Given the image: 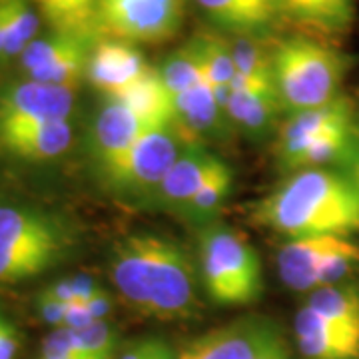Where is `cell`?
I'll list each match as a JSON object with an SVG mask.
<instances>
[{
    "instance_id": "obj_1",
    "label": "cell",
    "mask_w": 359,
    "mask_h": 359,
    "mask_svg": "<svg viewBox=\"0 0 359 359\" xmlns=\"http://www.w3.org/2000/svg\"><path fill=\"white\" fill-rule=\"evenodd\" d=\"M110 276L118 295L142 318L188 320L200 308L192 254L176 240L140 231L118 240L110 254Z\"/></svg>"
},
{
    "instance_id": "obj_2",
    "label": "cell",
    "mask_w": 359,
    "mask_h": 359,
    "mask_svg": "<svg viewBox=\"0 0 359 359\" xmlns=\"http://www.w3.org/2000/svg\"><path fill=\"white\" fill-rule=\"evenodd\" d=\"M250 219L287 240L349 238L359 231V190L341 170H297L250 208Z\"/></svg>"
},
{
    "instance_id": "obj_3",
    "label": "cell",
    "mask_w": 359,
    "mask_h": 359,
    "mask_svg": "<svg viewBox=\"0 0 359 359\" xmlns=\"http://www.w3.org/2000/svg\"><path fill=\"white\" fill-rule=\"evenodd\" d=\"M72 224L32 205H0V283H22L60 266L76 248Z\"/></svg>"
},
{
    "instance_id": "obj_4",
    "label": "cell",
    "mask_w": 359,
    "mask_h": 359,
    "mask_svg": "<svg viewBox=\"0 0 359 359\" xmlns=\"http://www.w3.org/2000/svg\"><path fill=\"white\" fill-rule=\"evenodd\" d=\"M353 58L309 36H290L273 44V82L287 116L313 110L341 96Z\"/></svg>"
},
{
    "instance_id": "obj_5",
    "label": "cell",
    "mask_w": 359,
    "mask_h": 359,
    "mask_svg": "<svg viewBox=\"0 0 359 359\" xmlns=\"http://www.w3.org/2000/svg\"><path fill=\"white\" fill-rule=\"evenodd\" d=\"M200 280L219 306H248L264 294V269L250 240L226 224L200 231Z\"/></svg>"
},
{
    "instance_id": "obj_6",
    "label": "cell",
    "mask_w": 359,
    "mask_h": 359,
    "mask_svg": "<svg viewBox=\"0 0 359 359\" xmlns=\"http://www.w3.org/2000/svg\"><path fill=\"white\" fill-rule=\"evenodd\" d=\"M358 266L359 244L344 236L294 238L278 252L282 282L299 294L346 282Z\"/></svg>"
},
{
    "instance_id": "obj_7",
    "label": "cell",
    "mask_w": 359,
    "mask_h": 359,
    "mask_svg": "<svg viewBox=\"0 0 359 359\" xmlns=\"http://www.w3.org/2000/svg\"><path fill=\"white\" fill-rule=\"evenodd\" d=\"M186 0H98L100 34L130 44H162L180 32Z\"/></svg>"
},
{
    "instance_id": "obj_8",
    "label": "cell",
    "mask_w": 359,
    "mask_h": 359,
    "mask_svg": "<svg viewBox=\"0 0 359 359\" xmlns=\"http://www.w3.org/2000/svg\"><path fill=\"white\" fill-rule=\"evenodd\" d=\"M188 146L176 126H154L136 142L108 176L106 186L128 198H154L168 170Z\"/></svg>"
},
{
    "instance_id": "obj_9",
    "label": "cell",
    "mask_w": 359,
    "mask_h": 359,
    "mask_svg": "<svg viewBox=\"0 0 359 359\" xmlns=\"http://www.w3.org/2000/svg\"><path fill=\"white\" fill-rule=\"evenodd\" d=\"M280 334L268 318L245 316L186 341L176 359H259Z\"/></svg>"
},
{
    "instance_id": "obj_10",
    "label": "cell",
    "mask_w": 359,
    "mask_h": 359,
    "mask_svg": "<svg viewBox=\"0 0 359 359\" xmlns=\"http://www.w3.org/2000/svg\"><path fill=\"white\" fill-rule=\"evenodd\" d=\"M150 128L154 126L134 114L126 104L106 98L90 128L92 160L96 162L104 182Z\"/></svg>"
},
{
    "instance_id": "obj_11",
    "label": "cell",
    "mask_w": 359,
    "mask_h": 359,
    "mask_svg": "<svg viewBox=\"0 0 359 359\" xmlns=\"http://www.w3.org/2000/svg\"><path fill=\"white\" fill-rule=\"evenodd\" d=\"M76 90L25 78L0 88V126L70 120Z\"/></svg>"
},
{
    "instance_id": "obj_12",
    "label": "cell",
    "mask_w": 359,
    "mask_h": 359,
    "mask_svg": "<svg viewBox=\"0 0 359 359\" xmlns=\"http://www.w3.org/2000/svg\"><path fill=\"white\" fill-rule=\"evenodd\" d=\"M152 66L136 44L102 36L96 40L88 62V80L104 98H118L138 82Z\"/></svg>"
},
{
    "instance_id": "obj_13",
    "label": "cell",
    "mask_w": 359,
    "mask_h": 359,
    "mask_svg": "<svg viewBox=\"0 0 359 359\" xmlns=\"http://www.w3.org/2000/svg\"><path fill=\"white\" fill-rule=\"evenodd\" d=\"M222 164L224 160L210 152L204 144H188L174 166L168 170L152 200L180 214Z\"/></svg>"
},
{
    "instance_id": "obj_14",
    "label": "cell",
    "mask_w": 359,
    "mask_h": 359,
    "mask_svg": "<svg viewBox=\"0 0 359 359\" xmlns=\"http://www.w3.org/2000/svg\"><path fill=\"white\" fill-rule=\"evenodd\" d=\"M295 344L306 359H359V332L339 325L308 306L297 311Z\"/></svg>"
},
{
    "instance_id": "obj_15",
    "label": "cell",
    "mask_w": 359,
    "mask_h": 359,
    "mask_svg": "<svg viewBox=\"0 0 359 359\" xmlns=\"http://www.w3.org/2000/svg\"><path fill=\"white\" fill-rule=\"evenodd\" d=\"M74 128L70 120H48L0 126V148L26 162H46L65 154L72 146Z\"/></svg>"
},
{
    "instance_id": "obj_16",
    "label": "cell",
    "mask_w": 359,
    "mask_h": 359,
    "mask_svg": "<svg viewBox=\"0 0 359 359\" xmlns=\"http://www.w3.org/2000/svg\"><path fill=\"white\" fill-rule=\"evenodd\" d=\"M208 18L236 36L259 39L283 18L278 0H196Z\"/></svg>"
},
{
    "instance_id": "obj_17",
    "label": "cell",
    "mask_w": 359,
    "mask_h": 359,
    "mask_svg": "<svg viewBox=\"0 0 359 359\" xmlns=\"http://www.w3.org/2000/svg\"><path fill=\"white\" fill-rule=\"evenodd\" d=\"M176 128L188 144H202V138H218L228 132V114L219 108L212 84L205 76L174 100ZM231 124V122H230Z\"/></svg>"
},
{
    "instance_id": "obj_18",
    "label": "cell",
    "mask_w": 359,
    "mask_h": 359,
    "mask_svg": "<svg viewBox=\"0 0 359 359\" xmlns=\"http://www.w3.org/2000/svg\"><path fill=\"white\" fill-rule=\"evenodd\" d=\"M353 116H355L353 104L346 96H339L334 102L320 108L287 116L278 134V158L327 130L344 124H353Z\"/></svg>"
},
{
    "instance_id": "obj_19",
    "label": "cell",
    "mask_w": 359,
    "mask_h": 359,
    "mask_svg": "<svg viewBox=\"0 0 359 359\" xmlns=\"http://www.w3.org/2000/svg\"><path fill=\"white\" fill-rule=\"evenodd\" d=\"M112 100L126 104L134 114H138L152 126L176 124L174 98L156 68H150L138 82H134L124 94Z\"/></svg>"
},
{
    "instance_id": "obj_20",
    "label": "cell",
    "mask_w": 359,
    "mask_h": 359,
    "mask_svg": "<svg viewBox=\"0 0 359 359\" xmlns=\"http://www.w3.org/2000/svg\"><path fill=\"white\" fill-rule=\"evenodd\" d=\"M278 112L283 110L276 90H231L228 118L254 138L268 134Z\"/></svg>"
},
{
    "instance_id": "obj_21",
    "label": "cell",
    "mask_w": 359,
    "mask_h": 359,
    "mask_svg": "<svg viewBox=\"0 0 359 359\" xmlns=\"http://www.w3.org/2000/svg\"><path fill=\"white\" fill-rule=\"evenodd\" d=\"M39 11L40 18L50 30L74 32L96 36L100 34L98 26V0H30Z\"/></svg>"
},
{
    "instance_id": "obj_22",
    "label": "cell",
    "mask_w": 359,
    "mask_h": 359,
    "mask_svg": "<svg viewBox=\"0 0 359 359\" xmlns=\"http://www.w3.org/2000/svg\"><path fill=\"white\" fill-rule=\"evenodd\" d=\"M308 308L320 316L359 332V285L351 282L325 285L309 294Z\"/></svg>"
},
{
    "instance_id": "obj_23",
    "label": "cell",
    "mask_w": 359,
    "mask_h": 359,
    "mask_svg": "<svg viewBox=\"0 0 359 359\" xmlns=\"http://www.w3.org/2000/svg\"><path fill=\"white\" fill-rule=\"evenodd\" d=\"M231 188H233V172L224 162L214 172V176L208 180L198 192L194 194L192 200L188 202V205L180 214L184 218L198 222V224H204L205 226L222 210V205L228 202Z\"/></svg>"
},
{
    "instance_id": "obj_24",
    "label": "cell",
    "mask_w": 359,
    "mask_h": 359,
    "mask_svg": "<svg viewBox=\"0 0 359 359\" xmlns=\"http://www.w3.org/2000/svg\"><path fill=\"white\" fill-rule=\"evenodd\" d=\"M39 26L40 14L30 0H8V34L0 65L20 58L39 39Z\"/></svg>"
},
{
    "instance_id": "obj_25",
    "label": "cell",
    "mask_w": 359,
    "mask_h": 359,
    "mask_svg": "<svg viewBox=\"0 0 359 359\" xmlns=\"http://www.w3.org/2000/svg\"><path fill=\"white\" fill-rule=\"evenodd\" d=\"M230 46L238 76L254 82H273V46L250 36H236L230 40Z\"/></svg>"
},
{
    "instance_id": "obj_26",
    "label": "cell",
    "mask_w": 359,
    "mask_h": 359,
    "mask_svg": "<svg viewBox=\"0 0 359 359\" xmlns=\"http://www.w3.org/2000/svg\"><path fill=\"white\" fill-rule=\"evenodd\" d=\"M192 42L200 56V66L205 80L212 86H230L236 76L230 40L222 39L218 34L202 32L194 36Z\"/></svg>"
},
{
    "instance_id": "obj_27",
    "label": "cell",
    "mask_w": 359,
    "mask_h": 359,
    "mask_svg": "<svg viewBox=\"0 0 359 359\" xmlns=\"http://www.w3.org/2000/svg\"><path fill=\"white\" fill-rule=\"evenodd\" d=\"M158 72L174 100L180 94L196 86L204 78V72H202L200 56H198V50H196L192 40L182 44L178 50L168 54L162 66L158 68Z\"/></svg>"
},
{
    "instance_id": "obj_28",
    "label": "cell",
    "mask_w": 359,
    "mask_h": 359,
    "mask_svg": "<svg viewBox=\"0 0 359 359\" xmlns=\"http://www.w3.org/2000/svg\"><path fill=\"white\" fill-rule=\"evenodd\" d=\"M358 13V0H318L313 28L327 34L347 32Z\"/></svg>"
},
{
    "instance_id": "obj_29",
    "label": "cell",
    "mask_w": 359,
    "mask_h": 359,
    "mask_svg": "<svg viewBox=\"0 0 359 359\" xmlns=\"http://www.w3.org/2000/svg\"><path fill=\"white\" fill-rule=\"evenodd\" d=\"M76 335L92 359L116 358V334L108 321H94L88 327L76 332Z\"/></svg>"
},
{
    "instance_id": "obj_30",
    "label": "cell",
    "mask_w": 359,
    "mask_h": 359,
    "mask_svg": "<svg viewBox=\"0 0 359 359\" xmlns=\"http://www.w3.org/2000/svg\"><path fill=\"white\" fill-rule=\"evenodd\" d=\"M40 355H48V358L56 359H92L84 351L76 332H72L68 327H58L50 335H46L42 341Z\"/></svg>"
},
{
    "instance_id": "obj_31",
    "label": "cell",
    "mask_w": 359,
    "mask_h": 359,
    "mask_svg": "<svg viewBox=\"0 0 359 359\" xmlns=\"http://www.w3.org/2000/svg\"><path fill=\"white\" fill-rule=\"evenodd\" d=\"M168 347L170 346L160 337H142L124 347L120 359H158Z\"/></svg>"
},
{
    "instance_id": "obj_32",
    "label": "cell",
    "mask_w": 359,
    "mask_h": 359,
    "mask_svg": "<svg viewBox=\"0 0 359 359\" xmlns=\"http://www.w3.org/2000/svg\"><path fill=\"white\" fill-rule=\"evenodd\" d=\"M70 304H65L56 297H52L46 292H40L39 297H36V308H39L40 318L44 323L52 325L54 330L58 327H65L66 320V309H68Z\"/></svg>"
},
{
    "instance_id": "obj_33",
    "label": "cell",
    "mask_w": 359,
    "mask_h": 359,
    "mask_svg": "<svg viewBox=\"0 0 359 359\" xmlns=\"http://www.w3.org/2000/svg\"><path fill=\"white\" fill-rule=\"evenodd\" d=\"M283 18H290L297 25L313 28L316 20V2L318 0H278Z\"/></svg>"
},
{
    "instance_id": "obj_34",
    "label": "cell",
    "mask_w": 359,
    "mask_h": 359,
    "mask_svg": "<svg viewBox=\"0 0 359 359\" xmlns=\"http://www.w3.org/2000/svg\"><path fill=\"white\" fill-rule=\"evenodd\" d=\"M20 349V334L13 321L0 311V359H14Z\"/></svg>"
},
{
    "instance_id": "obj_35",
    "label": "cell",
    "mask_w": 359,
    "mask_h": 359,
    "mask_svg": "<svg viewBox=\"0 0 359 359\" xmlns=\"http://www.w3.org/2000/svg\"><path fill=\"white\" fill-rule=\"evenodd\" d=\"M94 318L90 313V309L86 308V304H70L68 309H66V320H65V327L72 330V332H80L84 327H88L94 323Z\"/></svg>"
},
{
    "instance_id": "obj_36",
    "label": "cell",
    "mask_w": 359,
    "mask_h": 359,
    "mask_svg": "<svg viewBox=\"0 0 359 359\" xmlns=\"http://www.w3.org/2000/svg\"><path fill=\"white\" fill-rule=\"evenodd\" d=\"M86 308L90 309L92 318L96 321H108V316H110V311H112V297H110V294H108L104 287H100V290L86 302Z\"/></svg>"
},
{
    "instance_id": "obj_37",
    "label": "cell",
    "mask_w": 359,
    "mask_h": 359,
    "mask_svg": "<svg viewBox=\"0 0 359 359\" xmlns=\"http://www.w3.org/2000/svg\"><path fill=\"white\" fill-rule=\"evenodd\" d=\"M70 282H72V290H74V302H78V304H86L90 297L100 290V285L86 273L72 276Z\"/></svg>"
},
{
    "instance_id": "obj_38",
    "label": "cell",
    "mask_w": 359,
    "mask_h": 359,
    "mask_svg": "<svg viewBox=\"0 0 359 359\" xmlns=\"http://www.w3.org/2000/svg\"><path fill=\"white\" fill-rule=\"evenodd\" d=\"M42 292H46L52 297H56V299H60V302H65V304H74V290H72V282H70V278H62V280H56L54 283H50L46 290H42Z\"/></svg>"
},
{
    "instance_id": "obj_39",
    "label": "cell",
    "mask_w": 359,
    "mask_h": 359,
    "mask_svg": "<svg viewBox=\"0 0 359 359\" xmlns=\"http://www.w3.org/2000/svg\"><path fill=\"white\" fill-rule=\"evenodd\" d=\"M259 359H292V351H290V346H287L285 337H283L282 334L278 335V337L271 341V346L262 353V358Z\"/></svg>"
},
{
    "instance_id": "obj_40",
    "label": "cell",
    "mask_w": 359,
    "mask_h": 359,
    "mask_svg": "<svg viewBox=\"0 0 359 359\" xmlns=\"http://www.w3.org/2000/svg\"><path fill=\"white\" fill-rule=\"evenodd\" d=\"M339 170L355 184V188L359 190V144L353 148V152L344 160V164H341Z\"/></svg>"
},
{
    "instance_id": "obj_41",
    "label": "cell",
    "mask_w": 359,
    "mask_h": 359,
    "mask_svg": "<svg viewBox=\"0 0 359 359\" xmlns=\"http://www.w3.org/2000/svg\"><path fill=\"white\" fill-rule=\"evenodd\" d=\"M6 34H8V0L0 2V62L6 46Z\"/></svg>"
},
{
    "instance_id": "obj_42",
    "label": "cell",
    "mask_w": 359,
    "mask_h": 359,
    "mask_svg": "<svg viewBox=\"0 0 359 359\" xmlns=\"http://www.w3.org/2000/svg\"><path fill=\"white\" fill-rule=\"evenodd\" d=\"M39 359H56V358H48V355H39Z\"/></svg>"
},
{
    "instance_id": "obj_43",
    "label": "cell",
    "mask_w": 359,
    "mask_h": 359,
    "mask_svg": "<svg viewBox=\"0 0 359 359\" xmlns=\"http://www.w3.org/2000/svg\"><path fill=\"white\" fill-rule=\"evenodd\" d=\"M0 2H4V0H0Z\"/></svg>"
}]
</instances>
